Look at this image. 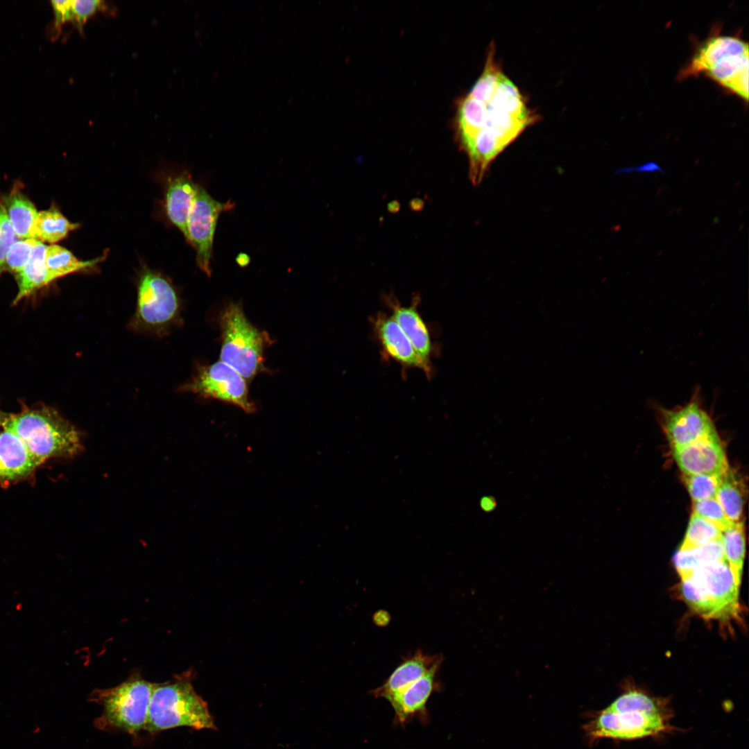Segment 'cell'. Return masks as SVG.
<instances>
[{
	"mask_svg": "<svg viewBox=\"0 0 749 749\" xmlns=\"http://www.w3.org/2000/svg\"><path fill=\"white\" fill-rule=\"evenodd\" d=\"M538 118L499 66L492 42L483 70L456 114L457 133L469 157L472 183H480L495 157Z\"/></svg>",
	"mask_w": 749,
	"mask_h": 749,
	"instance_id": "cell-1",
	"label": "cell"
},
{
	"mask_svg": "<svg viewBox=\"0 0 749 749\" xmlns=\"http://www.w3.org/2000/svg\"><path fill=\"white\" fill-rule=\"evenodd\" d=\"M673 712L665 698L637 688L624 691L595 714L584 729L592 741L634 740L671 733Z\"/></svg>",
	"mask_w": 749,
	"mask_h": 749,
	"instance_id": "cell-2",
	"label": "cell"
},
{
	"mask_svg": "<svg viewBox=\"0 0 749 749\" xmlns=\"http://www.w3.org/2000/svg\"><path fill=\"white\" fill-rule=\"evenodd\" d=\"M192 673L154 683L144 730L150 733L178 727L215 730L207 703L196 692Z\"/></svg>",
	"mask_w": 749,
	"mask_h": 749,
	"instance_id": "cell-3",
	"label": "cell"
},
{
	"mask_svg": "<svg viewBox=\"0 0 749 749\" xmlns=\"http://www.w3.org/2000/svg\"><path fill=\"white\" fill-rule=\"evenodd\" d=\"M3 427L17 435L40 464L49 458L72 456L81 449L76 428L48 406L9 415Z\"/></svg>",
	"mask_w": 749,
	"mask_h": 749,
	"instance_id": "cell-4",
	"label": "cell"
},
{
	"mask_svg": "<svg viewBox=\"0 0 749 749\" xmlns=\"http://www.w3.org/2000/svg\"><path fill=\"white\" fill-rule=\"evenodd\" d=\"M739 586L726 560L702 564L681 579L689 606L705 619L722 621L739 619Z\"/></svg>",
	"mask_w": 749,
	"mask_h": 749,
	"instance_id": "cell-5",
	"label": "cell"
},
{
	"mask_svg": "<svg viewBox=\"0 0 749 749\" xmlns=\"http://www.w3.org/2000/svg\"><path fill=\"white\" fill-rule=\"evenodd\" d=\"M748 45L734 36L705 41L682 72V77L705 74L741 98L748 99Z\"/></svg>",
	"mask_w": 749,
	"mask_h": 749,
	"instance_id": "cell-6",
	"label": "cell"
},
{
	"mask_svg": "<svg viewBox=\"0 0 749 749\" xmlns=\"http://www.w3.org/2000/svg\"><path fill=\"white\" fill-rule=\"evenodd\" d=\"M153 685L136 671L116 687L94 690L89 700L103 707L96 726L132 734L144 730Z\"/></svg>",
	"mask_w": 749,
	"mask_h": 749,
	"instance_id": "cell-7",
	"label": "cell"
},
{
	"mask_svg": "<svg viewBox=\"0 0 749 749\" xmlns=\"http://www.w3.org/2000/svg\"><path fill=\"white\" fill-rule=\"evenodd\" d=\"M222 346L220 361L238 372L246 380L266 370L264 351L271 342L266 332L246 318L239 304H230L220 318Z\"/></svg>",
	"mask_w": 749,
	"mask_h": 749,
	"instance_id": "cell-8",
	"label": "cell"
},
{
	"mask_svg": "<svg viewBox=\"0 0 749 749\" xmlns=\"http://www.w3.org/2000/svg\"><path fill=\"white\" fill-rule=\"evenodd\" d=\"M133 328L162 334L177 321L180 299L171 282L148 268L141 271L137 284Z\"/></svg>",
	"mask_w": 749,
	"mask_h": 749,
	"instance_id": "cell-9",
	"label": "cell"
},
{
	"mask_svg": "<svg viewBox=\"0 0 749 749\" xmlns=\"http://www.w3.org/2000/svg\"><path fill=\"white\" fill-rule=\"evenodd\" d=\"M234 206L230 200L221 203L214 199L203 187L198 185L188 218L186 239L196 250L199 268L208 276L212 273L213 241L218 217Z\"/></svg>",
	"mask_w": 749,
	"mask_h": 749,
	"instance_id": "cell-10",
	"label": "cell"
},
{
	"mask_svg": "<svg viewBox=\"0 0 749 749\" xmlns=\"http://www.w3.org/2000/svg\"><path fill=\"white\" fill-rule=\"evenodd\" d=\"M184 390L236 405L248 413L255 411L249 399L246 380L234 369L219 361L199 368Z\"/></svg>",
	"mask_w": 749,
	"mask_h": 749,
	"instance_id": "cell-11",
	"label": "cell"
},
{
	"mask_svg": "<svg viewBox=\"0 0 749 749\" xmlns=\"http://www.w3.org/2000/svg\"><path fill=\"white\" fill-rule=\"evenodd\" d=\"M690 399L672 409L659 406L662 424L672 449L687 445L716 431L713 420L703 406L700 387L697 386Z\"/></svg>",
	"mask_w": 749,
	"mask_h": 749,
	"instance_id": "cell-12",
	"label": "cell"
},
{
	"mask_svg": "<svg viewBox=\"0 0 749 749\" xmlns=\"http://www.w3.org/2000/svg\"><path fill=\"white\" fill-rule=\"evenodd\" d=\"M672 451L683 474L723 476L729 470L726 455L716 431L687 445L673 449Z\"/></svg>",
	"mask_w": 749,
	"mask_h": 749,
	"instance_id": "cell-13",
	"label": "cell"
},
{
	"mask_svg": "<svg viewBox=\"0 0 749 749\" xmlns=\"http://www.w3.org/2000/svg\"><path fill=\"white\" fill-rule=\"evenodd\" d=\"M441 664L433 666L388 702L393 709L395 722L403 725L415 717L422 722L428 721L427 702L433 693L441 689L438 680Z\"/></svg>",
	"mask_w": 749,
	"mask_h": 749,
	"instance_id": "cell-14",
	"label": "cell"
},
{
	"mask_svg": "<svg viewBox=\"0 0 749 749\" xmlns=\"http://www.w3.org/2000/svg\"><path fill=\"white\" fill-rule=\"evenodd\" d=\"M374 329L386 354L405 367L422 370L428 377L431 368L417 356L411 343L392 316L379 314L374 321Z\"/></svg>",
	"mask_w": 749,
	"mask_h": 749,
	"instance_id": "cell-15",
	"label": "cell"
},
{
	"mask_svg": "<svg viewBox=\"0 0 749 749\" xmlns=\"http://www.w3.org/2000/svg\"><path fill=\"white\" fill-rule=\"evenodd\" d=\"M443 660L442 654L430 655L417 650L402 660L384 683L371 691V694L389 702L433 666L442 664Z\"/></svg>",
	"mask_w": 749,
	"mask_h": 749,
	"instance_id": "cell-16",
	"label": "cell"
},
{
	"mask_svg": "<svg viewBox=\"0 0 749 749\" xmlns=\"http://www.w3.org/2000/svg\"><path fill=\"white\" fill-rule=\"evenodd\" d=\"M40 463L12 431L0 433V482L27 477Z\"/></svg>",
	"mask_w": 749,
	"mask_h": 749,
	"instance_id": "cell-17",
	"label": "cell"
},
{
	"mask_svg": "<svg viewBox=\"0 0 749 749\" xmlns=\"http://www.w3.org/2000/svg\"><path fill=\"white\" fill-rule=\"evenodd\" d=\"M417 299L408 306H402L393 300H389L388 304L392 311L391 316L399 325L417 356L431 368L430 356L432 343L427 326L417 309Z\"/></svg>",
	"mask_w": 749,
	"mask_h": 749,
	"instance_id": "cell-18",
	"label": "cell"
},
{
	"mask_svg": "<svg viewBox=\"0 0 749 749\" xmlns=\"http://www.w3.org/2000/svg\"><path fill=\"white\" fill-rule=\"evenodd\" d=\"M198 185L187 173L169 180L165 193V210L170 221L187 236L189 215Z\"/></svg>",
	"mask_w": 749,
	"mask_h": 749,
	"instance_id": "cell-19",
	"label": "cell"
},
{
	"mask_svg": "<svg viewBox=\"0 0 749 749\" xmlns=\"http://www.w3.org/2000/svg\"><path fill=\"white\" fill-rule=\"evenodd\" d=\"M19 239H34L38 212L32 201L21 191L13 189L1 201Z\"/></svg>",
	"mask_w": 749,
	"mask_h": 749,
	"instance_id": "cell-20",
	"label": "cell"
},
{
	"mask_svg": "<svg viewBox=\"0 0 749 749\" xmlns=\"http://www.w3.org/2000/svg\"><path fill=\"white\" fill-rule=\"evenodd\" d=\"M107 256L105 253L96 258L82 261L77 259L67 248L52 244L46 246L45 252V266L48 283L71 273L80 272L94 268L98 263L104 261Z\"/></svg>",
	"mask_w": 749,
	"mask_h": 749,
	"instance_id": "cell-21",
	"label": "cell"
},
{
	"mask_svg": "<svg viewBox=\"0 0 749 749\" xmlns=\"http://www.w3.org/2000/svg\"><path fill=\"white\" fill-rule=\"evenodd\" d=\"M46 246L37 241L28 263L21 272L15 275L18 292L13 304H17L22 298L49 284L45 266Z\"/></svg>",
	"mask_w": 749,
	"mask_h": 749,
	"instance_id": "cell-22",
	"label": "cell"
},
{
	"mask_svg": "<svg viewBox=\"0 0 749 749\" xmlns=\"http://www.w3.org/2000/svg\"><path fill=\"white\" fill-rule=\"evenodd\" d=\"M79 226L78 223L69 221L57 207L53 206L38 212L34 240L53 244L62 240Z\"/></svg>",
	"mask_w": 749,
	"mask_h": 749,
	"instance_id": "cell-23",
	"label": "cell"
},
{
	"mask_svg": "<svg viewBox=\"0 0 749 749\" xmlns=\"http://www.w3.org/2000/svg\"><path fill=\"white\" fill-rule=\"evenodd\" d=\"M726 560L721 539L694 548H680L673 562L680 578L687 576L698 566L712 561Z\"/></svg>",
	"mask_w": 749,
	"mask_h": 749,
	"instance_id": "cell-24",
	"label": "cell"
},
{
	"mask_svg": "<svg viewBox=\"0 0 749 749\" xmlns=\"http://www.w3.org/2000/svg\"><path fill=\"white\" fill-rule=\"evenodd\" d=\"M721 539L725 559L740 585L746 552L743 522L732 523L722 531Z\"/></svg>",
	"mask_w": 749,
	"mask_h": 749,
	"instance_id": "cell-25",
	"label": "cell"
},
{
	"mask_svg": "<svg viewBox=\"0 0 749 749\" xmlns=\"http://www.w3.org/2000/svg\"><path fill=\"white\" fill-rule=\"evenodd\" d=\"M716 499L730 522H742L743 497L738 482L730 470L721 478Z\"/></svg>",
	"mask_w": 749,
	"mask_h": 749,
	"instance_id": "cell-26",
	"label": "cell"
},
{
	"mask_svg": "<svg viewBox=\"0 0 749 749\" xmlns=\"http://www.w3.org/2000/svg\"><path fill=\"white\" fill-rule=\"evenodd\" d=\"M721 532L716 525L693 513L680 548L701 546L721 540Z\"/></svg>",
	"mask_w": 749,
	"mask_h": 749,
	"instance_id": "cell-27",
	"label": "cell"
},
{
	"mask_svg": "<svg viewBox=\"0 0 749 749\" xmlns=\"http://www.w3.org/2000/svg\"><path fill=\"white\" fill-rule=\"evenodd\" d=\"M723 476L696 474H683V480L694 501L716 497Z\"/></svg>",
	"mask_w": 749,
	"mask_h": 749,
	"instance_id": "cell-28",
	"label": "cell"
},
{
	"mask_svg": "<svg viewBox=\"0 0 749 749\" xmlns=\"http://www.w3.org/2000/svg\"><path fill=\"white\" fill-rule=\"evenodd\" d=\"M73 12L74 25L82 34L84 26L89 19L100 12L115 15L116 9L103 0H74Z\"/></svg>",
	"mask_w": 749,
	"mask_h": 749,
	"instance_id": "cell-29",
	"label": "cell"
},
{
	"mask_svg": "<svg viewBox=\"0 0 749 749\" xmlns=\"http://www.w3.org/2000/svg\"><path fill=\"white\" fill-rule=\"evenodd\" d=\"M37 240L18 239L10 247L5 260V271L18 274L30 259Z\"/></svg>",
	"mask_w": 749,
	"mask_h": 749,
	"instance_id": "cell-30",
	"label": "cell"
},
{
	"mask_svg": "<svg viewBox=\"0 0 749 749\" xmlns=\"http://www.w3.org/2000/svg\"><path fill=\"white\" fill-rule=\"evenodd\" d=\"M693 513L716 525L721 531L733 523L728 519L716 497L694 501Z\"/></svg>",
	"mask_w": 749,
	"mask_h": 749,
	"instance_id": "cell-31",
	"label": "cell"
},
{
	"mask_svg": "<svg viewBox=\"0 0 749 749\" xmlns=\"http://www.w3.org/2000/svg\"><path fill=\"white\" fill-rule=\"evenodd\" d=\"M18 239L4 207L0 201V275L5 271V260L10 247Z\"/></svg>",
	"mask_w": 749,
	"mask_h": 749,
	"instance_id": "cell-32",
	"label": "cell"
},
{
	"mask_svg": "<svg viewBox=\"0 0 749 749\" xmlns=\"http://www.w3.org/2000/svg\"><path fill=\"white\" fill-rule=\"evenodd\" d=\"M51 5L53 8L54 19L52 24L53 36L60 35L62 26L71 22L74 24V17L73 12V1H51Z\"/></svg>",
	"mask_w": 749,
	"mask_h": 749,
	"instance_id": "cell-33",
	"label": "cell"
},
{
	"mask_svg": "<svg viewBox=\"0 0 749 749\" xmlns=\"http://www.w3.org/2000/svg\"><path fill=\"white\" fill-rule=\"evenodd\" d=\"M630 173H659L665 175L664 169L657 162L651 161L645 164L620 168L615 171L614 174H627Z\"/></svg>",
	"mask_w": 749,
	"mask_h": 749,
	"instance_id": "cell-34",
	"label": "cell"
},
{
	"mask_svg": "<svg viewBox=\"0 0 749 749\" xmlns=\"http://www.w3.org/2000/svg\"><path fill=\"white\" fill-rule=\"evenodd\" d=\"M389 615L388 612L385 611H379L374 615V621L377 625L384 626L388 623Z\"/></svg>",
	"mask_w": 749,
	"mask_h": 749,
	"instance_id": "cell-35",
	"label": "cell"
},
{
	"mask_svg": "<svg viewBox=\"0 0 749 749\" xmlns=\"http://www.w3.org/2000/svg\"><path fill=\"white\" fill-rule=\"evenodd\" d=\"M495 506V501L492 498L487 497L483 499L481 501V507L485 511L492 510Z\"/></svg>",
	"mask_w": 749,
	"mask_h": 749,
	"instance_id": "cell-36",
	"label": "cell"
},
{
	"mask_svg": "<svg viewBox=\"0 0 749 749\" xmlns=\"http://www.w3.org/2000/svg\"><path fill=\"white\" fill-rule=\"evenodd\" d=\"M9 415L0 411V425H3Z\"/></svg>",
	"mask_w": 749,
	"mask_h": 749,
	"instance_id": "cell-37",
	"label": "cell"
}]
</instances>
